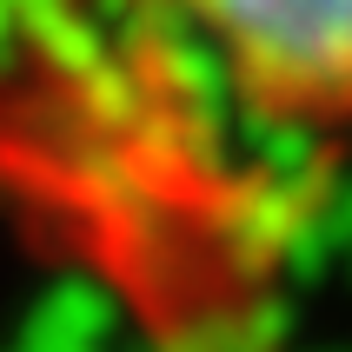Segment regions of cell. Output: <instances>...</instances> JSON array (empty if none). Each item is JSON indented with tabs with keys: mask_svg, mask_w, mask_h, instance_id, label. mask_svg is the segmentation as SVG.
Masks as SVG:
<instances>
[{
	"mask_svg": "<svg viewBox=\"0 0 352 352\" xmlns=\"http://www.w3.org/2000/svg\"><path fill=\"white\" fill-rule=\"evenodd\" d=\"M246 120L352 126V0H133Z\"/></svg>",
	"mask_w": 352,
	"mask_h": 352,
	"instance_id": "cell-1",
	"label": "cell"
}]
</instances>
